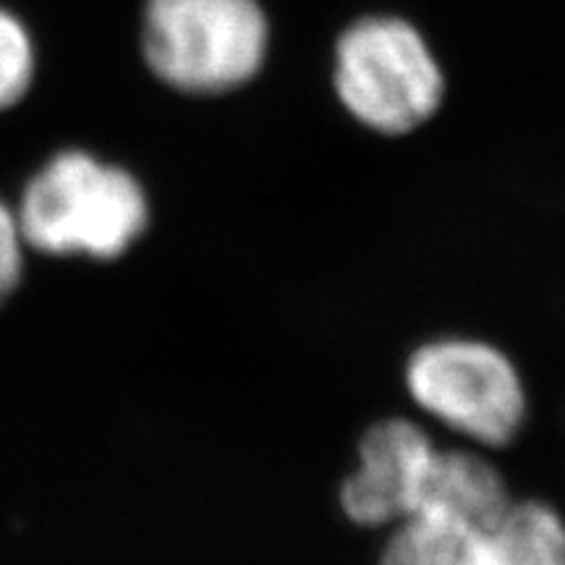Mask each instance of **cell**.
<instances>
[{
  "instance_id": "6da1fadb",
  "label": "cell",
  "mask_w": 565,
  "mask_h": 565,
  "mask_svg": "<svg viewBox=\"0 0 565 565\" xmlns=\"http://www.w3.org/2000/svg\"><path fill=\"white\" fill-rule=\"evenodd\" d=\"M147 225L141 186L121 168L84 152H63L26 186L19 231L26 244L51 254L110 259L137 242Z\"/></svg>"
},
{
  "instance_id": "7a4b0ae2",
  "label": "cell",
  "mask_w": 565,
  "mask_h": 565,
  "mask_svg": "<svg viewBox=\"0 0 565 565\" xmlns=\"http://www.w3.org/2000/svg\"><path fill=\"white\" fill-rule=\"evenodd\" d=\"M265 51L267 21L254 0H147V61L183 92L238 87L257 74Z\"/></svg>"
},
{
  "instance_id": "3957f363",
  "label": "cell",
  "mask_w": 565,
  "mask_h": 565,
  "mask_svg": "<svg viewBox=\"0 0 565 565\" xmlns=\"http://www.w3.org/2000/svg\"><path fill=\"white\" fill-rule=\"evenodd\" d=\"M335 87L364 126L404 134L437 110L443 74L412 24L364 19L338 42Z\"/></svg>"
},
{
  "instance_id": "277c9868",
  "label": "cell",
  "mask_w": 565,
  "mask_h": 565,
  "mask_svg": "<svg viewBox=\"0 0 565 565\" xmlns=\"http://www.w3.org/2000/svg\"><path fill=\"white\" fill-rule=\"evenodd\" d=\"M408 391L424 412L475 437L503 445L524 422V387L500 351L475 341L424 345L408 364Z\"/></svg>"
},
{
  "instance_id": "5b68a950",
  "label": "cell",
  "mask_w": 565,
  "mask_h": 565,
  "mask_svg": "<svg viewBox=\"0 0 565 565\" xmlns=\"http://www.w3.org/2000/svg\"><path fill=\"white\" fill-rule=\"evenodd\" d=\"M433 456V443L416 424L404 419L377 424L362 443V466L341 492L351 521L362 526L406 521Z\"/></svg>"
},
{
  "instance_id": "8992f818",
  "label": "cell",
  "mask_w": 565,
  "mask_h": 565,
  "mask_svg": "<svg viewBox=\"0 0 565 565\" xmlns=\"http://www.w3.org/2000/svg\"><path fill=\"white\" fill-rule=\"evenodd\" d=\"M511 505L503 477L484 458L461 450H435L412 515L466 534H490Z\"/></svg>"
},
{
  "instance_id": "52a82bcc",
  "label": "cell",
  "mask_w": 565,
  "mask_h": 565,
  "mask_svg": "<svg viewBox=\"0 0 565 565\" xmlns=\"http://www.w3.org/2000/svg\"><path fill=\"white\" fill-rule=\"evenodd\" d=\"M490 540L500 565H565V524L542 503L508 508Z\"/></svg>"
},
{
  "instance_id": "ba28073f",
  "label": "cell",
  "mask_w": 565,
  "mask_h": 565,
  "mask_svg": "<svg viewBox=\"0 0 565 565\" xmlns=\"http://www.w3.org/2000/svg\"><path fill=\"white\" fill-rule=\"evenodd\" d=\"M463 534L437 521L412 515L387 545L383 565H445L458 536Z\"/></svg>"
},
{
  "instance_id": "9c48e42d",
  "label": "cell",
  "mask_w": 565,
  "mask_h": 565,
  "mask_svg": "<svg viewBox=\"0 0 565 565\" xmlns=\"http://www.w3.org/2000/svg\"><path fill=\"white\" fill-rule=\"evenodd\" d=\"M32 79V45L24 26L0 11V108L24 95Z\"/></svg>"
},
{
  "instance_id": "30bf717a",
  "label": "cell",
  "mask_w": 565,
  "mask_h": 565,
  "mask_svg": "<svg viewBox=\"0 0 565 565\" xmlns=\"http://www.w3.org/2000/svg\"><path fill=\"white\" fill-rule=\"evenodd\" d=\"M21 278V231L9 210L0 204V301L9 296Z\"/></svg>"
},
{
  "instance_id": "8fae6325",
  "label": "cell",
  "mask_w": 565,
  "mask_h": 565,
  "mask_svg": "<svg viewBox=\"0 0 565 565\" xmlns=\"http://www.w3.org/2000/svg\"><path fill=\"white\" fill-rule=\"evenodd\" d=\"M445 565H500L490 534H463L450 550Z\"/></svg>"
}]
</instances>
